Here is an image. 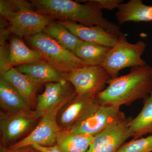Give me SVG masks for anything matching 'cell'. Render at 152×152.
Masks as SVG:
<instances>
[{"instance_id": "obj_23", "label": "cell", "mask_w": 152, "mask_h": 152, "mask_svg": "<svg viewBox=\"0 0 152 152\" xmlns=\"http://www.w3.org/2000/svg\"><path fill=\"white\" fill-rule=\"evenodd\" d=\"M116 152H152V134L125 143Z\"/></svg>"}, {"instance_id": "obj_26", "label": "cell", "mask_w": 152, "mask_h": 152, "mask_svg": "<svg viewBox=\"0 0 152 152\" xmlns=\"http://www.w3.org/2000/svg\"><path fill=\"white\" fill-rule=\"evenodd\" d=\"M99 6L101 10H112L114 9H118L121 4H122L123 0H93Z\"/></svg>"}, {"instance_id": "obj_18", "label": "cell", "mask_w": 152, "mask_h": 152, "mask_svg": "<svg viewBox=\"0 0 152 152\" xmlns=\"http://www.w3.org/2000/svg\"><path fill=\"white\" fill-rule=\"evenodd\" d=\"M0 107L4 112L29 111L32 109L7 81L0 78Z\"/></svg>"}, {"instance_id": "obj_12", "label": "cell", "mask_w": 152, "mask_h": 152, "mask_svg": "<svg viewBox=\"0 0 152 152\" xmlns=\"http://www.w3.org/2000/svg\"><path fill=\"white\" fill-rule=\"evenodd\" d=\"M77 95L66 79L45 84L43 92L38 95L35 110L41 116L61 104L68 102Z\"/></svg>"}, {"instance_id": "obj_13", "label": "cell", "mask_w": 152, "mask_h": 152, "mask_svg": "<svg viewBox=\"0 0 152 152\" xmlns=\"http://www.w3.org/2000/svg\"><path fill=\"white\" fill-rule=\"evenodd\" d=\"M71 32L85 42L111 48L118 42L119 37L108 32L99 26H88L72 21H59Z\"/></svg>"}, {"instance_id": "obj_8", "label": "cell", "mask_w": 152, "mask_h": 152, "mask_svg": "<svg viewBox=\"0 0 152 152\" xmlns=\"http://www.w3.org/2000/svg\"><path fill=\"white\" fill-rule=\"evenodd\" d=\"M96 96L77 94L64 105L58 113L57 121L63 130H68L94 113L101 105Z\"/></svg>"}, {"instance_id": "obj_29", "label": "cell", "mask_w": 152, "mask_h": 152, "mask_svg": "<svg viewBox=\"0 0 152 152\" xmlns=\"http://www.w3.org/2000/svg\"><path fill=\"white\" fill-rule=\"evenodd\" d=\"M31 148L32 149L31 150V152H41L37 151V150H36L34 149L33 148Z\"/></svg>"}, {"instance_id": "obj_27", "label": "cell", "mask_w": 152, "mask_h": 152, "mask_svg": "<svg viewBox=\"0 0 152 152\" xmlns=\"http://www.w3.org/2000/svg\"><path fill=\"white\" fill-rule=\"evenodd\" d=\"M31 148L41 152H63L56 145L52 146H43L35 145L32 146Z\"/></svg>"}, {"instance_id": "obj_21", "label": "cell", "mask_w": 152, "mask_h": 152, "mask_svg": "<svg viewBox=\"0 0 152 152\" xmlns=\"http://www.w3.org/2000/svg\"><path fill=\"white\" fill-rule=\"evenodd\" d=\"M110 48L82 41L74 53L89 66H99L103 62Z\"/></svg>"}, {"instance_id": "obj_6", "label": "cell", "mask_w": 152, "mask_h": 152, "mask_svg": "<svg viewBox=\"0 0 152 152\" xmlns=\"http://www.w3.org/2000/svg\"><path fill=\"white\" fill-rule=\"evenodd\" d=\"M66 103L61 104L43 114L34 130L26 137L7 149H18L35 145L46 147L55 145L58 136L63 130L58 124L57 116Z\"/></svg>"}, {"instance_id": "obj_4", "label": "cell", "mask_w": 152, "mask_h": 152, "mask_svg": "<svg viewBox=\"0 0 152 152\" xmlns=\"http://www.w3.org/2000/svg\"><path fill=\"white\" fill-rule=\"evenodd\" d=\"M146 48L145 43L139 41L136 43L128 42L126 34L118 37L117 43L110 48L100 66L106 70L112 79L116 77L120 71L125 68L147 64L142 58Z\"/></svg>"}, {"instance_id": "obj_14", "label": "cell", "mask_w": 152, "mask_h": 152, "mask_svg": "<svg viewBox=\"0 0 152 152\" xmlns=\"http://www.w3.org/2000/svg\"><path fill=\"white\" fill-rule=\"evenodd\" d=\"M1 77L15 88L32 110L35 109L37 99L36 94L40 86L14 67L3 74Z\"/></svg>"}, {"instance_id": "obj_11", "label": "cell", "mask_w": 152, "mask_h": 152, "mask_svg": "<svg viewBox=\"0 0 152 152\" xmlns=\"http://www.w3.org/2000/svg\"><path fill=\"white\" fill-rule=\"evenodd\" d=\"M132 119L110 125L94 137L87 152H116L132 137L129 123Z\"/></svg>"}, {"instance_id": "obj_17", "label": "cell", "mask_w": 152, "mask_h": 152, "mask_svg": "<svg viewBox=\"0 0 152 152\" xmlns=\"http://www.w3.org/2000/svg\"><path fill=\"white\" fill-rule=\"evenodd\" d=\"M9 48L10 64L12 68L44 61L39 52L29 48L20 38H13L10 42Z\"/></svg>"}, {"instance_id": "obj_30", "label": "cell", "mask_w": 152, "mask_h": 152, "mask_svg": "<svg viewBox=\"0 0 152 152\" xmlns=\"http://www.w3.org/2000/svg\"><path fill=\"white\" fill-rule=\"evenodd\" d=\"M32 149V148H31ZM30 152H31V151H30Z\"/></svg>"}, {"instance_id": "obj_15", "label": "cell", "mask_w": 152, "mask_h": 152, "mask_svg": "<svg viewBox=\"0 0 152 152\" xmlns=\"http://www.w3.org/2000/svg\"><path fill=\"white\" fill-rule=\"evenodd\" d=\"M14 68L40 87L48 83L59 82L66 79L65 76L44 61Z\"/></svg>"}, {"instance_id": "obj_10", "label": "cell", "mask_w": 152, "mask_h": 152, "mask_svg": "<svg viewBox=\"0 0 152 152\" xmlns=\"http://www.w3.org/2000/svg\"><path fill=\"white\" fill-rule=\"evenodd\" d=\"M10 32L20 37H28L43 32L51 19L30 9H23L9 15L6 19Z\"/></svg>"}, {"instance_id": "obj_19", "label": "cell", "mask_w": 152, "mask_h": 152, "mask_svg": "<svg viewBox=\"0 0 152 152\" xmlns=\"http://www.w3.org/2000/svg\"><path fill=\"white\" fill-rule=\"evenodd\" d=\"M144 100L141 110L130 122L132 137L134 139L140 138L148 134H152V90Z\"/></svg>"}, {"instance_id": "obj_9", "label": "cell", "mask_w": 152, "mask_h": 152, "mask_svg": "<svg viewBox=\"0 0 152 152\" xmlns=\"http://www.w3.org/2000/svg\"><path fill=\"white\" fill-rule=\"evenodd\" d=\"M127 119L119 108L101 105L86 119L66 130L73 134L94 137L110 125L124 121Z\"/></svg>"}, {"instance_id": "obj_24", "label": "cell", "mask_w": 152, "mask_h": 152, "mask_svg": "<svg viewBox=\"0 0 152 152\" xmlns=\"http://www.w3.org/2000/svg\"><path fill=\"white\" fill-rule=\"evenodd\" d=\"M35 8L31 2L25 1H0L1 17L6 19L9 15L23 9L33 10Z\"/></svg>"}, {"instance_id": "obj_25", "label": "cell", "mask_w": 152, "mask_h": 152, "mask_svg": "<svg viewBox=\"0 0 152 152\" xmlns=\"http://www.w3.org/2000/svg\"><path fill=\"white\" fill-rule=\"evenodd\" d=\"M1 66L0 72L1 75L10 70L12 67L10 64V54L9 47H7L6 44L1 45Z\"/></svg>"}, {"instance_id": "obj_7", "label": "cell", "mask_w": 152, "mask_h": 152, "mask_svg": "<svg viewBox=\"0 0 152 152\" xmlns=\"http://www.w3.org/2000/svg\"><path fill=\"white\" fill-rule=\"evenodd\" d=\"M77 94H91L96 96L104 89L111 79L102 66H86L76 69L66 76Z\"/></svg>"}, {"instance_id": "obj_28", "label": "cell", "mask_w": 152, "mask_h": 152, "mask_svg": "<svg viewBox=\"0 0 152 152\" xmlns=\"http://www.w3.org/2000/svg\"><path fill=\"white\" fill-rule=\"evenodd\" d=\"M31 148V147H28V148H23L15 150L7 149L4 152H30Z\"/></svg>"}, {"instance_id": "obj_3", "label": "cell", "mask_w": 152, "mask_h": 152, "mask_svg": "<svg viewBox=\"0 0 152 152\" xmlns=\"http://www.w3.org/2000/svg\"><path fill=\"white\" fill-rule=\"evenodd\" d=\"M28 42L33 49L42 55L45 61L65 77L74 70L88 66L73 52L44 32L28 37Z\"/></svg>"}, {"instance_id": "obj_5", "label": "cell", "mask_w": 152, "mask_h": 152, "mask_svg": "<svg viewBox=\"0 0 152 152\" xmlns=\"http://www.w3.org/2000/svg\"><path fill=\"white\" fill-rule=\"evenodd\" d=\"M42 116L35 110L0 112L2 151L4 152L26 137L36 127Z\"/></svg>"}, {"instance_id": "obj_1", "label": "cell", "mask_w": 152, "mask_h": 152, "mask_svg": "<svg viewBox=\"0 0 152 152\" xmlns=\"http://www.w3.org/2000/svg\"><path fill=\"white\" fill-rule=\"evenodd\" d=\"M84 4L71 0H33L30 2L39 12L50 19L75 22L88 26H99L120 37L124 34L119 26L104 17L102 10L93 0Z\"/></svg>"}, {"instance_id": "obj_16", "label": "cell", "mask_w": 152, "mask_h": 152, "mask_svg": "<svg viewBox=\"0 0 152 152\" xmlns=\"http://www.w3.org/2000/svg\"><path fill=\"white\" fill-rule=\"evenodd\" d=\"M115 17L119 25L130 22H152V6L145 4L141 0H130L120 5Z\"/></svg>"}, {"instance_id": "obj_20", "label": "cell", "mask_w": 152, "mask_h": 152, "mask_svg": "<svg viewBox=\"0 0 152 152\" xmlns=\"http://www.w3.org/2000/svg\"><path fill=\"white\" fill-rule=\"evenodd\" d=\"M94 138V136L78 134L62 130L56 145L63 152H87Z\"/></svg>"}, {"instance_id": "obj_2", "label": "cell", "mask_w": 152, "mask_h": 152, "mask_svg": "<svg viewBox=\"0 0 152 152\" xmlns=\"http://www.w3.org/2000/svg\"><path fill=\"white\" fill-rule=\"evenodd\" d=\"M152 90V67L147 64L131 68L127 75L111 79L97 95L101 105L119 108L145 99Z\"/></svg>"}, {"instance_id": "obj_22", "label": "cell", "mask_w": 152, "mask_h": 152, "mask_svg": "<svg viewBox=\"0 0 152 152\" xmlns=\"http://www.w3.org/2000/svg\"><path fill=\"white\" fill-rule=\"evenodd\" d=\"M43 32L53 38L65 48L73 53L82 41L58 21L50 23L44 29Z\"/></svg>"}]
</instances>
